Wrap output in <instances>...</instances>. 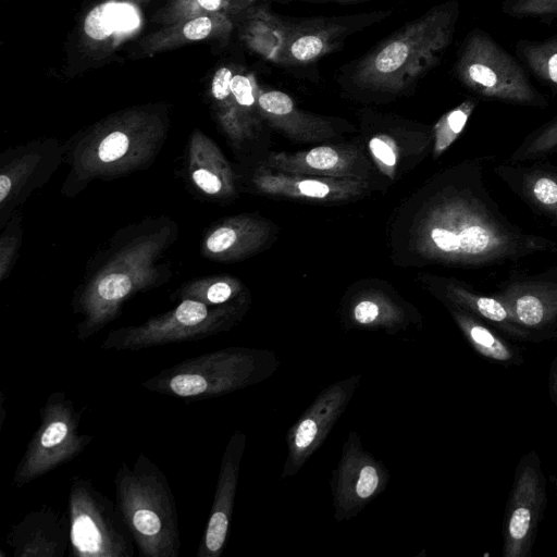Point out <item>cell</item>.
<instances>
[{
    "label": "cell",
    "instance_id": "29",
    "mask_svg": "<svg viewBox=\"0 0 557 557\" xmlns=\"http://www.w3.org/2000/svg\"><path fill=\"white\" fill-rule=\"evenodd\" d=\"M256 85L252 77L243 74L233 75L231 92L236 103L242 108L249 109L257 102Z\"/></svg>",
    "mask_w": 557,
    "mask_h": 557
},
{
    "label": "cell",
    "instance_id": "11",
    "mask_svg": "<svg viewBox=\"0 0 557 557\" xmlns=\"http://www.w3.org/2000/svg\"><path fill=\"white\" fill-rule=\"evenodd\" d=\"M546 503V479L541 459L535 451H530L516 468L504 515V557L529 556Z\"/></svg>",
    "mask_w": 557,
    "mask_h": 557
},
{
    "label": "cell",
    "instance_id": "35",
    "mask_svg": "<svg viewBox=\"0 0 557 557\" xmlns=\"http://www.w3.org/2000/svg\"><path fill=\"white\" fill-rule=\"evenodd\" d=\"M233 295V288L226 282H216L206 292V300L210 304L226 302Z\"/></svg>",
    "mask_w": 557,
    "mask_h": 557
},
{
    "label": "cell",
    "instance_id": "20",
    "mask_svg": "<svg viewBox=\"0 0 557 557\" xmlns=\"http://www.w3.org/2000/svg\"><path fill=\"white\" fill-rule=\"evenodd\" d=\"M455 323L475 351L505 364H520V355L498 337L481 319L461 309L446 306Z\"/></svg>",
    "mask_w": 557,
    "mask_h": 557
},
{
    "label": "cell",
    "instance_id": "18",
    "mask_svg": "<svg viewBox=\"0 0 557 557\" xmlns=\"http://www.w3.org/2000/svg\"><path fill=\"white\" fill-rule=\"evenodd\" d=\"M346 329L384 331L396 334L421 319L412 309L379 296L361 297L352 301L343 318Z\"/></svg>",
    "mask_w": 557,
    "mask_h": 557
},
{
    "label": "cell",
    "instance_id": "34",
    "mask_svg": "<svg viewBox=\"0 0 557 557\" xmlns=\"http://www.w3.org/2000/svg\"><path fill=\"white\" fill-rule=\"evenodd\" d=\"M212 29V22L209 17H197L188 22L184 28L183 34L190 40H200L206 38Z\"/></svg>",
    "mask_w": 557,
    "mask_h": 557
},
{
    "label": "cell",
    "instance_id": "36",
    "mask_svg": "<svg viewBox=\"0 0 557 557\" xmlns=\"http://www.w3.org/2000/svg\"><path fill=\"white\" fill-rule=\"evenodd\" d=\"M548 389L553 403L557 406V356L550 367L548 377Z\"/></svg>",
    "mask_w": 557,
    "mask_h": 557
},
{
    "label": "cell",
    "instance_id": "39",
    "mask_svg": "<svg viewBox=\"0 0 557 557\" xmlns=\"http://www.w3.org/2000/svg\"><path fill=\"white\" fill-rule=\"evenodd\" d=\"M281 2L287 1H308V2H356V1H366V0H276Z\"/></svg>",
    "mask_w": 557,
    "mask_h": 557
},
{
    "label": "cell",
    "instance_id": "21",
    "mask_svg": "<svg viewBox=\"0 0 557 557\" xmlns=\"http://www.w3.org/2000/svg\"><path fill=\"white\" fill-rule=\"evenodd\" d=\"M274 160L273 163L276 169L282 171L330 172L337 177L352 175L349 168L350 157L327 146L315 147L305 153H297L292 157L278 154Z\"/></svg>",
    "mask_w": 557,
    "mask_h": 557
},
{
    "label": "cell",
    "instance_id": "24",
    "mask_svg": "<svg viewBox=\"0 0 557 557\" xmlns=\"http://www.w3.org/2000/svg\"><path fill=\"white\" fill-rule=\"evenodd\" d=\"M292 21L269 10H262L258 23L256 46L272 62L281 63L284 45Z\"/></svg>",
    "mask_w": 557,
    "mask_h": 557
},
{
    "label": "cell",
    "instance_id": "40",
    "mask_svg": "<svg viewBox=\"0 0 557 557\" xmlns=\"http://www.w3.org/2000/svg\"><path fill=\"white\" fill-rule=\"evenodd\" d=\"M556 494H557V478H556Z\"/></svg>",
    "mask_w": 557,
    "mask_h": 557
},
{
    "label": "cell",
    "instance_id": "26",
    "mask_svg": "<svg viewBox=\"0 0 557 557\" xmlns=\"http://www.w3.org/2000/svg\"><path fill=\"white\" fill-rule=\"evenodd\" d=\"M557 149V119L529 135L511 153L513 163L532 161L545 157Z\"/></svg>",
    "mask_w": 557,
    "mask_h": 557
},
{
    "label": "cell",
    "instance_id": "12",
    "mask_svg": "<svg viewBox=\"0 0 557 557\" xmlns=\"http://www.w3.org/2000/svg\"><path fill=\"white\" fill-rule=\"evenodd\" d=\"M386 15L388 12H374L292 21L281 64L299 65L319 60L338 49L352 33Z\"/></svg>",
    "mask_w": 557,
    "mask_h": 557
},
{
    "label": "cell",
    "instance_id": "27",
    "mask_svg": "<svg viewBox=\"0 0 557 557\" xmlns=\"http://www.w3.org/2000/svg\"><path fill=\"white\" fill-rule=\"evenodd\" d=\"M503 11L518 18L557 17V0H504Z\"/></svg>",
    "mask_w": 557,
    "mask_h": 557
},
{
    "label": "cell",
    "instance_id": "23",
    "mask_svg": "<svg viewBox=\"0 0 557 557\" xmlns=\"http://www.w3.org/2000/svg\"><path fill=\"white\" fill-rule=\"evenodd\" d=\"M516 50L531 73L557 92V34L544 40H520Z\"/></svg>",
    "mask_w": 557,
    "mask_h": 557
},
{
    "label": "cell",
    "instance_id": "30",
    "mask_svg": "<svg viewBox=\"0 0 557 557\" xmlns=\"http://www.w3.org/2000/svg\"><path fill=\"white\" fill-rule=\"evenodd\" d=\"M387 135L374 136L369 141L373 157L384 168L393 170L398 161L397 148Z\"/></svg>",
    "mask_w": 557,
    "mask_h": 557
},
{
    "label": "cell",
    "instance_id": "8",
    "mask_svg": "<svg viewBox=\"0 0 557 557\" xmlns=\"http://www.w3.org/2000/svg\"><path fill=\"white\" fill-rule=\"evenodd\" d=\"M242 313L239 308L209 309L200 300L186 299L174 310L140 325L110 332L101 348L134 351L159 345L199 341L230 330Z\"/></svg>",
    "mask_w": 557,
    "mask_h": 557
},
{
    "label": "cell",
    "instance_id": "16",
    "mask_svg": "<svg viewBox=\"0 0 557 557\" xmlns=\"http://www.w3.org/2000/svg\"><path fill=\"white\" fill-rule=\"evenodd\" d=\"M433 293L445 304L490 322L518 341H542L543 336L520 324L508 308L493 295L486 296L455 278L433 277Z\"/></svg>",
    "mask_w": 557,
    "mask_h": 557
},
{
    "label": "cell",
    "instance_id": "14",
    "mask_svg": "<svg viewBox=\"0 0 557 557\" xmlns=\"http://www.w3.org/2000/svg\"><path fill=\"white\" fill-rule=\"evenodd\" d=\"M246 438L242 430H236L225 446L212 506L196 557H220L224 550L233 517Z\"/></svg>",
    "mask_w": 557,
    "mask_h": 557
},
{
    "label": "cell",
    "instance_id": "31",
    "mask_svg": "<svg viewBox=\"0 0 557 557\" xmlns=\"http://www.w3.org/2000/svg\"><path fill=\"white\" fill-rule=\"evenodd\" d=\"M239 234L235 227L221 226L207 238L206 247L214 255H221L231 250L238 242Z\"/></svg>",
    "mask_w": 557,
    "mask_h": 557
},
{
    "label": "cell",
    "instance_id": "37",
    "mask_svg": "<svg viewBox=\"0 0 557 557\" xmlns=\"http://www.w3.org/2000/svg\"><path fill=\"white\" fill-rule=\"evenodd\" d=\"M11 189V180L7 175L0 176V201L3 202Z\"/></svg>",
    "mask_w": 557,
    "mask_h": 557
},
{
    "label": "cell",
    "instance_id": "15",
    "mask_svg": "<svg viewBox=\"0 0 557 557\" xmlns=\"http://www.w3.org/2000/svg\"><path fill=\"white\" fill-rule=\"evenodd\" d=\"M5 543L13 557H63L70 546L69 516L42 505L11 527Z\"/></svg>",
    "mask_w": 557,
    "mask_h": 557
},
{
    "label": "cell",
    "instance_id": "25",
    "mask_svg": "<svg viewBox=\"0 0 557 557\" xmlns=\"http://www.w3.org/2000/svg\"><path fill=\"white\" fill-rule=\"evenodd\" d=\"M476 101L468 98L445 113L434 125V154L441 156L458 138L466 127Z\"/></svg>",
    "mask_w": 557,
    "mask_h": 557
},
{
    "label": "cell",
    "instance_id": "3",
    "mask_svg": "<svg viewBox=\"0 0 557 557\" xmlns=\"http://www.w3.org/2000/svg\"><path fill=\"white\" fill-rule=\"evenodd\" d=\"M115 504L139 553L178 557L181 537L175 496L166 475L145 454L114 476Z\"/></svg>",
    "mask_w": 557,
    "mask_h": 557
},
{
    "label": "cell",
    "instance_id": "2",
    "mask_svg": "<svg viewBox=\"0 0 557 557\" xmlns=\"http://www.w3.org/2000/svg\"><path fill=\"white\" fill-rule=\"evenodd\" d=\"M459 4H437L385 38L346 71L356 89L374 95H398L428 74L449 47Z\"/></svg>",
    "mask_w": 557,
    "mask_h": 557
},
{
    "label": "cell",
    "instance_id": "22",
    "mask_svg": "<svg viewBox=\"0 0 557 557\" xmlns=\"http://www.w3.org/2000/svg\"><path fill=\"white\" fill-rule=\"evenodd\" d=\"M139 16L128 3L107 2L92 9L85 20L86 34L96 40L109 37L113 32L136 28Z\"/></svg>",
    "mask_w": 557,
    "mask_h": 557
},
{
    "label": "cell",
    "instance_id": "33",
    "mask_svg": "<svg viewBox=\"0 0 557 557\" xmlns=\"http://www.w3.org/2000/svg\"><path fill=\"white\" fill-rule=\"evenodd\" d=\"M232 72L226 67H222L218 70V72L213 76L212 81V94L218 100L227 99L231 92V82H232Z\"/></svg>",
    "mask_w": 557,
    "mask_h": 557
},
{
    "label": "cell",
    "instance_id": "4",
    "mask_svg": "<svg viewBox=\"0 0 557 557\" xmlns=\"http://www.w3.org/2000/svg\"><path fill=\"white\" fill-rule=\"evenodd\" d=\"M280 367L268 349L226 347L185 359L140 385L152 393L185 400H203L259 384Z\"/></svg>",
    "mask_w": 557,
    "mask_h": 557
},
{
    "label": "cell",
    "instance_id": "19",
    "mask_svg": "<svg viewBox=\"0 0 557 557\" xmlns=\"http://www.w3.org/2000/svg\"><path fill=\"white\" fill-rule=\"evenodd\" d=\"M258 186L273 195L305 197L317 200H339L360 194L366 186L348 177L301 178L285 174H264L258 177Z\"/></svg>",
    "mask_w": 557,
    "mask_h": 557
},
{
    "label": "cell",
    "instance_id": "5",
    "mask_svg": "<svg viewBox=\"0 0 557 557\" xmlns=\"http://www.w3.org/2000/svg\"><path fill=\"white\" fill-rule=\"evenodd\" d=\"M454 71L463 86L484 99L535 108L548 106L519 62L482 29L467 35Z\"/></svg>",
    "mask_w": 557,
    "mask_h": 557
},
{
    "label": "cell",
    "instance_id": "9",
    "mask_svg": "<svg viewBox=\"0 0 557 557\" xmlns=\"http://www.w3.org/2000/svg\"><path fill=\"white\" fill-rule=\"evenodd\" d=\"M389 479L385 465L363 447L356 431H349L330 481L335 521L359 515L386 490Z\"/></svg>",
    "mask_w": 557,
    "mask_h": 557
},
{
    "label": "cell",
    "instance_id": "13",
    "mask_svg": "<svg viewBox=\"0 0 557 557\" xmlns=\"http://www.w3.org/2000/svg\"><path fill=\"white\" fill-rule=\"evenodd\" d=\"M492 295L520 324L544 338L557 330V271L512 277Z\"/></svg>",
    "mask_w": 557,
    "mask_h": 557
},
{
    "label": "cell",
    "instance_id": "17",
    "mask_svg": "<svg viewBox=\"0 0 557 557\" xmlns=\"http://www.w3.org/2000/svg\"><path fill=\"white\" fill-rule=\"evenodd\" d=\"M495 172L534 211L557 222V169L500 164Z\"/></svg>",
    "mask_w": 557,
    "mask_h": 557
},
{
    "label": "cell",
    "instance_id": "6",
    "mask_svg": "<svg viewBox=\"0 0 557 557\" xmlns=\"http://www.w3.org/2000/svg\"><path fill=\"white\" fill-rule=\"evenodd\" d=\"M83 410L63 391L49 394L39 410V425L27 443L13 474L17 488L79 456L94 435L82 430Z\"/></svg>",
    "mask_w": 557,
    "mask_h": 557
},
{
    "label": "cell",
    "instance_id": "38",
    "mask_svg": "<svg viewBox=\"0 0 557 557\" xmlns=\"http://www.w3.org/2000/svg\"><path fill=\"white\" fill-rule=\"evenodd\" d=\"M199 4L210 11L220 9L222 0H198Z\"/></svg>",
    "mask_w": 557,
    "mask_h": 557
},
{
    "label": "cell",
    "instance_id": "7",
    "mask_svg": "<svg viewBox=\"0 0 557 557\" xmlns=\"http://www.w3.org/2000/svg\"><path fill=\"white\" fill-rule=\"evenodd\" d=\"M72 557H133L134 541L119 511L89 478L74 475L67 496Z\"/></svg>",
    "mask_w": 557,
    "mask_h": 557
},
{
    "label": "cell",
    "instance_id": "10",
    "mask_svg": "<svg viewBox=\"0 0 557 557\" xmlns=\"http://www.w3.org/2000/svg\"><path fill=\"white\" fill-rule=\"evenodd\" d=\"M360 381V374H351L331 383L289 426L286 434L287 456L281 479L296 475L321 447L346 411Z\"/></svg>",
    "mask_w": 557,
    "mask_h": 557
},
{
    "label": "cell",
    "instance_id": "32",
    "mask_svg": "<svg viewBox=\"0 0 557 557\" xmlns=\"http://www.w3.org/2000/svg\"><path fill=\"white\" fill-rule=\"evenodd\" d=\"M191 177L194 183L208 195H218L223 188L221 178L209 169L198 168L193 172Z\"/></svg>",
    "mask_w": 557,
    "mask_h": 557
},
{
    "label": "cell",
    "instance_id": "1",
    "mask_svg": "<svg viewBox=\"0 0 557 557\" xmlns=\"http://www.w3.org/2000/svg\"><path fill=\"white\" fill-rule=\"evenodd\" d=\"M484 162L474 158L443 169L401 206L392 227L398 263L478 269L556 248L506 216L487 188Z\"/></svg>",
    "mask_w": 557,
    "mask_h": 557
},
{
    "label": "cell",
    "instance_id": "28",
    "mask_svg": "<svg viewBox=\"0 0 557 557\" xmlns=\"http://www.w3.org/2000/svg\"><path fill=\"white\" fill-rule=\"evenodd\" d=\"M129 149V138L123 132H113L104 137L98 147V157L102 162H113L125 156Z\"/></svg>",
    "mask_w": 557,
    "mask_h": 557
}]
</instances>
